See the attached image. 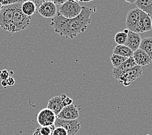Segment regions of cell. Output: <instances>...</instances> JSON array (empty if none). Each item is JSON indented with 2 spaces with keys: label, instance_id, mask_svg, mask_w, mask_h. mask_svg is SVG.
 I'll return each instance as SVG.
<instances>
[{
  "label": "cell",
  "instance_id": "cell-1",
  "mask_svg": "<svg viewBox=\"0 0 152 135\" xmlns=\"http://www.w3.org/2000/svg\"><path fill=\"white\" fill-rule=\"evenodd\" d=\"M92 10L87 7H82L80 14L73 19H67L57 12L51 20L50 26L55 33L66 39H74L79 33H84L91 23V16Z\"/></svg>",
  "mask_w": 152,
  "mask_h": 135
},
{
  "label": "cell",
  "instance_id": "cell-2",
  "mask_svg": "<svg viewBox=\"0 0 152 135\" xmlns=\"http://www.w3.org/2000/svg\"><path fill=\"white\" fill-rule=\"evenodd\" d=\"M23 1H19L15 4L12 21L9 33H16L26 29L30 25L31 17L24 15L21 10V6Z\"/></svg>",
  "mask_w": 152,
  "mask_h": 135
},
{
  "label": "cell",
  "instance_id": "cell-3",
  "mask_svg": "<svg viewBox=\"0 0 152 135\" xmlns=\"http://www.w3.org/2000/svg\"><path fill=\"white\" fill-rule=\"evenodd\" d=\"M82 7L78 1H66L64 4L61 5L58 12L67 19H73L80 14Z\"/></svg>",
  "mask_w": 152,
  "mask_h": 135
},
{
  "label": "cell",
  "instance_id": "cell-4",
  "mask_svg": "<svg viewBox=\"0 0 152 135\" xmlns=\"http://www.w3.org/2000/svg\"><path fill=\"white\" fill-rule=\"evenodd\" d=\"M15 4L3 7L0 10V27L4 31L9 32L15 10Z\"/></svg>",
  "mask_w": 152,
  "mask_h": 135
},
{
  "label": "cell",
  "instance_id": "cell-5",
  "mask_svg": "<svg viewBox=\"0 0 152 135\" xmlns=\"http://www.w3.org/2000/svg\"><path fill=\"white\" fill-rule=\"evenodd\" d=\"M55 127H63L68 135H75L81 128V122L78 120H63L57 118L54 123Z\"/></svg>",
  "mask_w": 152,
  "mask_h": 135
},
{
  "label": "cell",
  "instance_id": "cell-6",
  "mask_svg": "<svg viewBox=\"0 0 152 135\" xmlns=\"http://www.w3.org/2000/svg\"><path fill=\"white\" fill-rule=\"evenodd\" d=\"M142 73V67L139 66H135L130 70H127L124 74L120 76L118 79V82L125 86H128L131 85V83L134 81L137 78H139Z\"/></svg>",
  "mask_w": 152,
  "mask_h": 135
},
{
  "label": "cell",
  "instance_id": "cell-7",
  "mask_svg": "<svg viewBox=\"0 0 152 135\" xmlns=\"http://www.w3.org/2000/svg\"><path fill=\"white\" fill-rule=\"evenodd\" d=\"M37 119L40 127H50L54 125L56 116L51 110L45 108L39 112Z\"/></svg>",
  "mask_w": 152,
  "mask_h": 135
},
{
  "label": "cell",
  "instance_id": "cell-8",
  "mask_svg": "<svg viewBox=\"0 0 152 135\" xmlns=\"http://www.w3.org/2000/svg\"><path fill=\"white\" fill-rule=\"evenodd\" d=\"M37 11L41 16L46 18H53L57 13L56 5L52 1H46V0H44L42 4L39 7Z\"/></svg>",
  "mask_w": 152,
  "mask_h": 135
},
{
  "label": "cell",
  "instance_id": "cell-9",
  "mask_svg": "<svg viewBox=\"0 0 152 135\" xmlns=\"http://www.w3.org/2000/svg\"><path fill=\"white\" fill-rule=\"evenodd\" d=\"M79 117V112L74 104L64 107L60 113L57 116V118L63 120H77Z\"/></svg>",
  "mask_w": 152,
  "mask_h": 135
},
{
  "label": "cell",
  "instance_id": "cell-10",
  "mask_svg": "<svg viewBox=\"0 0 152 135\" xmlns=\"http://www.w3.org/2000/svg\"><path fill=\"white\" fill-rule=\"evenodd\" d=\"M140 10L136 8L129 10L127 13L126 25L129 31L136 33L140 19Z\"/></svg>",
  "mask_w": 152,
  "mask_h": 135
},
{
  "label": "cell",
  "instance_id": "cell-11",
  "mask_svg": "<svg viewBox=\"0 0 152 135\" xmlns=\"http://www.w3.org/2000/svg\"><path fill=\"white\" fill-rule=\"evenodd\" d=\"M135 66L136 64L134 61L133 57L128 58L125 62H123L120 66L113 68L112 75L113 76L114 78L116 79V80H118V79L121 75L127 70H129L134 66Z\"/></svg>",
  "mask_w": 152,
  "mask_h": 135
},
{
  "label": "cell",
  "instance_id": "cell-12",
  "mask_svg": "<svg viewBox=\"0 0 152 135\" xmlns=\"http://www.w3.org/2000/svg\"><path fill=\"white\" fill-rule=\"evenodd\" d=\"M152 29V21L151 17L147 14L141 11L140 12V19L136 33H144Z\"/></svg>",
  "mask_w": 152,
  "mask_h": 135
},
{
  "label": "cell",
  "instance_id": "cell-13",
  "mask_svg": "<svg viewBox=\"0 0 152 135\" xmlns=\"http://www.w3.org/2000/svg\"><path fill=\"white\" fill-rule=\"evenodd\" d=\"M141 40V36L139 33L129 31L128 33H127V40L124 45L128 47L129 49L134 52L138 49H139Z\"/></svg>",
  "mask_w": 152,
  "mask_h": 135
},
{
  "label": "cell",
  "instance_id": "cell-14",
  "mask_svg": "<svg viewBox=\"0 0 152 135\" xmlns=\"http://www.w3.org/2000/svg\"><path fill=\"white\" fill-rule=\"evenodd\" d=\"M132 57L136 65L140 67L150 64L152 61L150 57L144 51L140 49H138L135 51H134Z\"/></svg>",
  "mask_w": 152,
  "mask_h": 135
},
{
  "label": "cell",
  "instance_id": "cell-15",
  "mask_svg": "<svg viewBox=\"0 0 152 135\" xmlns=\"http://www.w3.org/2000/svg\"><path fill=\"white\" fill-rule=\"evenodd\" d=\"M63 108L64 107L63 105V103H62V99L61 96L53 97V98L50 99L48 103L47 109L51 110L55 114V115L56 116V117Z\"/></svg>",
  "mask_w": 152,
  "mask_h": 135
},
{
  "label": "cell",
  "instance_id": "cell-16",
  "mask_svg": "<svg viewBox=\"0 0 152 135\" xmlns=\"http://www.w3.org/2000/svg\"><path fill=\"white\" fill-rule=\"evenodd\" d=\"M135 5L141 11L150 17L152 16V0H137Z\"/></svg>",
  "mask_w": 152,
  "mask_h": 135
},
{
  "label": "cell",
  "instance_id": "cell-17",
  "mask_svg": "<svg viewBox=\"0 0 152 135\" xmlns=\"http://www.w3.org/2000/svg\"><path fill=\"white\" fill-rule=\"evenodd\" d=\"M113 54L128 58L133 56V51L125 45H118L114 48Z\"/></svg>",
  "mask_w": 152,
  "mask_h": 135
},
{
  "label": "cell",
  "instance_id": "cell-18",
  "mask_svg": "<svg viewBox=\"0 0 152 135\" xmlns=\"http://www.w3.org/2000/svg\"><path fill=\"white\" fill-rule=\"evenodd\" d=\"M21 10L24 15L31 17L37 12V7L33 1H23Z\"/></svg>",
  "mask_w": 152,
  "mask_h": 135
},
{
  "label": "cell",
  "instance_id": "cell-19",
  "mask_svg": "<svg viewBox=\"0 0 152 135\" xmlns=\"http://www.w3.org/2000/svg\"><path fill=\"white\" fill-rule=\"evenodd\" d=\"M139 49L144 51L152 61V37L145 38L142 40Z\"/></svg>",
  "mask_w": 152,
  "mask_h": 135
},
{
  "label": "cell",
  "instance_id": "cell-20",
  "mask_svg": "<svg viewBox=\"0 0 152 135\" xmlns=\"http://www.w3.org/2000/svg\"><path fill=\"white\" fill-rule=\"evenodd\" d=\"M127 59V58L121 57L119 56V55H117L113 53L110 57V62H111V64L114 68H117L120 66L122 64L123 62H125Z\"/></svg>",
  "mask_w": 152,
  "mask_h": 135
},
{
  "label": "cell",
  "instance_id": "cell-21",
  "mask_svg": "<svg viewBox=\"0 0 152 135\" xmlns=\"http://www.w3.org/2000/svg\"><path fill=\"white\" fill-rule=\"evenodd\" d=\"M127 34L124 32L117 33L115 36V41L118 45H124L127 40Z\"/></svg>",
  "mask_w": 152,
  "mask_h": 135
},
{
  "label": "cell",
  "instance_id": "cell-22",
  "mask_svg": "<svg viewBox=\"0 0 152 135\" xmlns=\"http://www.w3.org/2000/svg\"><path fill=\"white\" fill-rule=\"evenodd\" d=\"M55 128L54 125L50 127H40V133L41 135H51Z\"/></svg>",
  "mask_w": 152,
  "mask_h": 135
},
{
  "label": "cell",
  "instance_id": "cell-23",
  "mask_svg": "<svg viewBox=\"0 0 152 135\" xmlns=\"http://www.w3.org/2000/svg\"><path fill=\"white\" fill-rule=\"evenodd\" d=\"M51 135H68L67 132L63 127H55Z\"/></svg>",
  "mask_w": 152,
  "mask_h": 135
},
{
  "label": "cell",
  "instance_id": "cell-24",
  "mask_svg": "<svg viewBox=\"0 0 152 135\" xmlns=\"http://www.w3.org/2000/svg\"><path fill=\"white\" fill-rule=\"evenodd\" d=\"M9 77L10 75H9V72L8 70H0V79H1V80L6 81Z\"/></svg>",
  "mask_w": 152,
  "mask_h": 135
},
{
  "label": "cell",
  "instance_id": "cell-25",
  "mask_svg": "<svg viewBox=\"0 0 152 135\" xmlns=\"http://www.w3.org/2000/svg\"><path fill=\"white\" fill-rule=\"evenodd\" d=\"M18 1H18V0H8V1H7V0H5V1L0 0V3H1V4L2 5L3 7L15 4V3H18Z\"/></svg>",
  "mask_w": 152,
  "mask_h": 135
},
{
  "label": "cell",
  "instance_id": "cell-26",
  "mask_svg": "<svg viewBox=\"0 0 152 135\" xmlns=\"http://www.w3.org/2000/svg\"><path fill=\"white\" fill-rule=\"evenodd\" d=\"M62 103H63V105L64 107H66L72 105V104L73 103V100L70 98H69V97H66V98H65L64 99H62Z\"/></svg>",
  "mask_w": 152,
  "mask_h": 135
},
{
  "label": "cell",
  "instance_id": "cell-27",
  "mask_svg": "<svg viewBox=\"0 0 152 135\" xmlns=\"http://www.w3.org/2000/svg\"><path fill=\"white\" fill-rule=\"evenodd\" d=\"M6 81H7V83L8 86H13L15 84V79L12 77H11V76L7 79Z\"/></svg>",
  "mask_w": 152,
  "mask_h": 135
},
{
  "label": "cell",
  "instance_id": "cell-28",
  "mask_svg": "<svg viewBox=\"0 0 152 135\" xmlns=\"http://www.w3.org/2000/svg\"><path fill=\"white\" fill-rule=\"evenodd\" d=\"M34 2V4L36 5V7H37V11L38 9L39 8V7L42 4L43 2L44 1V0H36V1H33Z\"/></svg>",
  "mask_w": 152,
  "mask_h": 135
},
{
  "label": "cell",
  "instance_id": "cell-29",
  "mask_svg": "<svg viewBox=\"0 0 152 135\" xmlns=\"http://www.w3.org/2000/svg\"><path fill=\"white\" fill-rule=\"evenodd\" d=\"M66 1V0H64V1H52V2L55 5H62L63 4H64Z\"/></svg>",
  "mask_w": 152,
  "mask_h": 135
},
{
  "label": "cell",
  "instance_id": "cell-30",
  "mask_svg": "<svg viewBox=\"0 0 152 135\" xmlns=\"http://www.w3.org/2000/svg\"><path fill=\"white\" fill-rule=\"evenodd\" d=\"M33 135H41V134L40 133V127L37 128L35 131H34V132L33 133Z\"/></svg>",
  "mask_w": 152,
  "mask_h": 135
},
{
  "label": "cell",
  "instance_id": "cell-31",
  "mask_svg": "<svg viewBox=\"0 0 152 135\" xmlns=\"http://www.w3.org/2000/svg\"><path fill=\"white\" fill-rule=\"evenodd\" d=\"M1 85H2L4 88H6L7 86H8V85H7V81H5V80H2L1 82Z\"/></svg>",
  "mask_w": 152,
  "mask_h": 135
},
{
  "label": "cell",
  "instance_id": "cell-32",
  "mask_svg": "<svg viewBox=\"0 0 152 135\" xmlns=\"http://www.w3.org/2000/svg\"><path fill=\"white\" fill-rule=\"evenodd\" d=\"M126 2H129L130 3H135V2H136L135 0H134V1H128V0H126Z\"/></svg>",
  "mask_w": 152,
  "mask_h": 135
},
{
  "label": "cell",
  "instance_id": "cell-33",
  "mask_svg": "<svg viewBox=\"0 0 152 135\" xmlns=\"http://www.w3.org/2000/svg\"><path fill=\"white\" fill-rule=\"evenodd\" d=\"M124 32L125 33H126V34H127V33H128V32H129V30L127 29H125L124 30Z\"/></svg>",
  "mask_w": 152,
  "mask_h": 135
},
{
  "label": "cell",
  "instance_id": "cell-34",
  "mask_svg": "<svg viewBox=\"0 0 152 135\" xmlns=\"http://www.w3.org/2000/svg\"><path fill=\"white\" fill-rule=\"evenodd\" d=\"M2 7H3V6H2V5L1 4V3H0V10H1Z\"/></svg>",
  "mask_w": 152,
  "mask_h": 135
},
{
  "label": "cell",
  "instance_id": "cell-35",
  "mask_svg": "<svg viewBox=\"0 0 152 135\" xmlns=\"http://www.w3.org/2000/svg\"><path fill=\"white\" fill-rule=\"evenodd\" d=\"M146 135H150V134H146Z\"/></svg>",
  "mask_w": 152,
  "mask_h": 135
}]
</instances>
